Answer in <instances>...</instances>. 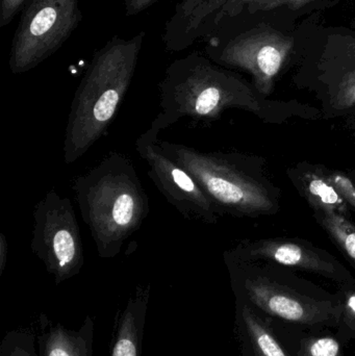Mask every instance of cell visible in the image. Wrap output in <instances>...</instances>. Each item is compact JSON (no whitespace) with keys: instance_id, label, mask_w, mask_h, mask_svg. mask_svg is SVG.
<instances>
[{"instance_id":"9","label":"cell","mask_w":355,"mask_h":356,"mask_svg":"<svg viewBox=\"0 0 355 356\" xmlns=\"http://www.w3.org/2000/svg\"><path fill=\"white\" fill-rule=\"evenodd\" d=\"M31 248L56 286L76 276L85 264L79 221L68 197L49 191L35 204Z\"/></svg>"},{"instance_id":"17","label":"cell","mask_w":355,"mask_h":356,"mask_svg":"<svg viewBox=\"0 0 355 356\" xmlns=\"http://www.w3.org/2000/svg\"><path fill=\"white\" fill-rule=\"evenodd\" d=\"M316 218L355 267V222L335 211H315Z\"/></svg>"},{"instance_id":"2","label":"cell","mask_w":355,"mask_h":356,"mask_svg":"<svg viewBox=\"0 0 355 356\" xmlns=\"http://www.w3.org/2000/svg\"><path fill=\"white\" fill-rule=\"evenodd\" d=\"M145 38V31L131 39L114 35L94 52L71 102L63 144L67 165L106 135L135 76Z\"/></svg>"},{"instance_id":"12","label":"cell","mask_w":355,"mask_h":356,"mask_svg":"<svg viewBox=\"0 0 355 356\" xmlns=\"http://www.w3.org/2000/svg\"><path fill=\"white\" fill-rule=\"evenodd\" d=\"M227 0H181L165 24L163 43L167 51L179 52L206 39L208 27Z\"/></svg>"},{"instance_id":"13","label":"cell","mask_w":355,"mask_h":356,"mask_svg":"<svg viewBox=\"0 0 355 356\" xmlns=\"http://www.w3.org/2000/svg\"><path fill=\"white\" fill-rule=\"evenodd\" d=\"M236 334L241 356H292L274 326L256 309L236 300Z\"/></svg>"},{"instance_id":"26","label":"cell","mask_w":355,"mask_h":356,"mask_svg":"<svg viewBox=\"0 0 355 356\" xmlns=\"http://www.w3.org/2000/svg\"><path fill=\"white\" fill-rule=\"evenodd\" d=\"M8 259V242L6 234L0 232V276L6 269Z\"/></svg>"},{"instance_id":"16","label":"cell","mask_w":355,"mask_h":356,"mask_svg":"<svg viewBox=\"0 0 355 356\" xmlns=\"http://www.w3.org/2000/svg\"><path fill=\"white\" fill-rule=\"evenodd\" d=\"M297 179L314 211H335L350 219V207L329 175L308 170L298 175Z\"/></svg>"},{"instance_id":"7","label":"cell","mask_w":355,"mask_h":356,"mask_svg":"<svg viewBox=\"0 0 355 356\" xmlns=\"http://www.w3.org/2000/svg\"><path fill=\"white\" fill-rule=\"evenodd\" d=\"M297 42V33H286L263 22L229 38H210L204 51L220 66L249 73L256 92L268 96L283 67L295 56Z\"/></svg>"},{"instance_id":"4","label":"cell","mask_w":355,"mask_h":356,"mask_svg":"<svg viewBox=\"0 0 355 356\" xmlns=\"http://www.w3.org/2000/svg\"><path fill=\"white\" fill-rule=\"evenodd\" d=\"M158 118L168 129L181 119L216 120L229 108H243L265 117L277 102L260 97L254 88L208 56L193 51L173 60L158 83Z\"/></svg>"},{"instance_id":"11","label":"cell","mask_w":355,"mask_h":356,"mask_svg":"<svg viewBox=\"0 0 355 356\" xmlns=\"http://www.w3.org/2000/svg\"><path fill=\"white\" fill-rule=\"evenodd\" d=\"M227 254L250 261L275 264L322 276L338 286L355 284L354 276L333 255L302 241L285 238L246 241Z\"/></svg>"},{"instance_id":"22","label":"cell","mask_w":355,"mask_h":356,"mask_svg":"<svg viewBox=\"0 0 355 356\" xmlns=\"http://www.w3.org/2000/svg\"><path fill=\"white\" fill-rule=\"evenodd\" d=\"M329 179L333 182V186H336L340 194L345 199L346 202L348 203L350 207L354 209L355 211V184L350 179L349 177H346L343 173L331 172L329 173Z\"/></svg>"},{"instance_id":"5","label":"cell","mask_w":355,"mask_h":356,"mask_svg":"<svg viewBox=\"0 0 355 356\" xmlns=\"http://www.w3.org/2000/svg\"><path fill=\"white\" fill-rule=\"evenodd\" d=\"M296 81L327 95L338 112L355 106V20L347 25L310 23L297 31Z\"/></svg>"},{"instance_id":"20","label":"cell","mask_w":355,"mask_h":356,"mask_svg":"<svg viewBox=\"0 0 355 356\" xmlns=\"http://www.w3.org/2000/svg\"><path fill=\"white\" fill-rule=\"evenodd\" d=\"M0 356H39L37 334L24 328L6 332L0 344Z\"/></svg>"},{"instance_id":"8","label":"cell","mask_w":355,"mask_h":356,"mask_svg":"<svg viewBox=\"0 0 355 356\" xmlns=\"http://www.w3.org/2000/svg\"><path fill=\"white\" fill-rule=\"evenodd\" d=\"M79 0H29L10 46L8 66L23 74L53 56L83 20Z\"/></svg>"},{"instance_id":"25","label":"cell","mask_w":355,"mask_h":356,"mask_svg":"<svg viewBox=\"0 0 355 356\" xmlns=\"http://www.w3.org/2000/svg\"><path fill=\"white\" fill-rule=\"evenodd\" d=\"M158 1L160 0H123L125 14L129 17L137 16Z\"/></svg>"},{"instance_id":"6","label":"cell","mask_w":355,"mask_h":356,"mask_svg":"<svg viewBox=\"0 0 355 356\" xmlns=\"http://www.w3.org/2000/svg\"><path fill=\"white\" fill-rule=\"evenodd\" d=\"M158 145L194 177L220 215L256 216L276 209L268 188L246 171L238 156L163 140H158Z\"/></svg>"},{"instance_id":"24","label":"cell","mask_w":355,"mask_h":356,"mask_svg":"<svg viewBox=\"0 0 355 356\" xmlns=\"http://www.w3.org/2000/svg\"><path fill=\"white\" fill-rule=\"evenodd\" d=\"M246 0H227L226 3L217 13L216 16L210 22L206 37H208V35H210L215 29H217V27L220 26L225 20L233 19V15L237 12L238 8Z\"/></svg>"},{"instance_id":"23","label":"cell","mask_w":355,"mask_h":356,"mask_svg":"<svg viewBox=\"0 0 355 356\" xmlns=\"http://www.w3.org/2000/svg\"><path fill=\"white\" fill-rule=\"evenodd\" d=\"M28 2L29 0H0V27L10 24Z\"/></svg>"},{"instance_id":"19","label":"cell","mask_w":355,"mask_h":356,"mask_svg":"<svg viewBox=\"0 0 355 356\" xmlns=\"http://www.w3.org/2000/svg\"><path fill=\"white\" fill-rule=\"evenodd\" d=\"M343 346L336 334H308L299 339L292 356H345Z\"/></svg>"},{"instance_id":"14","label":"cell","mask_w":355,"mask_h":356,"mask_svg":"<svg viewBox=\"0 0 355 356\" xmlns=\"http://www.w3.org/2000/svg\"><path fill=\"white\" fill-rule=\"evenodd\" d=\"M37 342L39 356H92L94 320L87 316L81 327L72 330L41 315Z\"/></svg>"},{"instance_id":"1","label":"cell","mask_w":355,"mask_h":356,"mask_svg":"<svg viewBox=\"0 0 355 356\" xmlns=\"http://www.w3.org/2000/svg\"><path fill=\"white\" fill-rule=\"evenodd\" d=\"M236 300L256 309L271 324L298 334H321L335 330L340 305L331 294L289 268L275 264L258 265L225 252Z\"/></svg>"},{"instance_id":"15","label":"cell","mask_w":355,"mask_h":356,"mask_svg":"<svg viewBox=\"0 0 355 356\" xmlns=\"http://www.w3.org/2000/svg\"><path fill=\"white\" fill-rule=\"evenodd\" d=\"M149 300V284L138 286L119 319L110 356H142V341Z\"/></svg>"},{"instance_id":"10","label":"cell","mask_w":355,"mask_h":356,"mask_svg":"<svg viewBox=\"0 0 355 356\" xmlns=\"http://www.w3.org/2000/svg\"><path fill=\"white\" fill-rule=\"evenodd\" d=\"M166 129L158 116L135 141V150L147 165V175L167 201L190 221L215 224L218 209L194 177L165 154L158 145L160 133Z\"/></svg>"},{"instance_id":"18","label":"cell","mask_w":355,"mask_h":356,"mask_svg":"<svg viewBox=\"0 0 355 356\" xmlns=\"http://www.w3.org/2000/svg\"><path fill=\"white\" fill-rule=\"evenodd\" d=\"M340 311L336 326V337L343 345L355 341V284L338 286L336 292Z\"/></svg>"},{"instance_id":"3","label":"cell","mask_w":355,"mask_h":356,"mask_svg":"<svg viewBox=\"0 0 355 356\" xmlns=\"http://www.w3.org/2000/svg\"><path fill=\"white\" fill-rule=\"evenodd\" d=\"M98 257L114 259L149 215V199L133 161L112 152L71 184Z\"/></svg>"},{"instance_id":"21","label":"cell","mask_w":355,"mask_h":356,"mask_svg":"<svg viewBox=\"0 0 355 356\" xmlns=\"http://www.w3.org/2000/svg\"><path fill=\"white\" fill-rule=\"evenodd\" d=\"M314 0H246L233 15V18L246 15H260L277 10H299L313 3Z\"/></svg>"}]
</instances>
